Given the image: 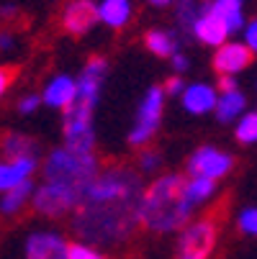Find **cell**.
<instances>
[{
  "label": "cell",
  "mask_w": 257,
  "mask_h": 259,
  "mask_svg": "<svg viewBox=\"0 0 257 259\" xmlns=\"http://www.w3.org/2000/svg\"><path fill=\"white\" fill-rule=\"evenodd\" d=\"M144 177L131 164H105L85 185L78 208L69 215V229L78 241L98 249H119L139 229V195Z\"/></svg>",
  "instance_id": "6da1fadb"
},
{
  "label": "cell",
  "mask_w": 257,
  "mask_h": 259,
  "mask_svg": "<svg viewBox=\"0 0 257 259\" xmlns=\"http://www.w3.org/2000/svg\"><path fill=\"white\" fill-rule=\"evenodd\" d=\"M182 180L186 177L180 172H162L141 188L136 218L144 231L160 236L177 234L191 218H196V210L182 195Z\"/></svg>",
  "instance_id": "7a4b0ae2"
},
{
  "label": "cell",
  "mask_w": 257,
  "mask_h": 259,
  "mask_svg": "<svg viewBox=\"0 0 257 259\" xmlns=\"http://www.w3.org/2000/svg\"><path fill=\"white\" fill-rule=\"evenodd\" d=\"M100 167L103 164L98 152H78L62 144L39 162V175L44 182H57V185H67V188L85 190V185L98 175Z\"/></svg>",
  "instance_id": "3957f363"
},
{
  "label": "cell",
  "mask_w": 257,
  "mask_h": 259,
  "mask_svg": "<svg viewBox=\"0 0 257 259\" xmlns=\"http://www.w3.org/2000/svg\"><path fill=\"white\" fill-rule=\"evenodd\" d=\"M165 103H167V95L162 93V85H152L146 90L136 105V116H134V123L129 128V146L134 149H144V146H152L160 126H162V118H165Z\"/></svg>",
  "instance_id": "277c9868"
},
{
  "label": "cell",
  "mask_w": 257,
  "mask_h": 259,
  "mask_svg": "<svg viewBox=\"0 0 257 259\" xmlns=\"http://www.w3.org/2000/svg\"><path fill=\"white\" fill-rule=\"evenodd\" d=\"M218 241V224L213 215L191 218L177 231L175 259H208Z\"/></svg>",
  "instance_id": "5b68a950"
},
{
  "label": "cell",
  "mask_w": 257,
  "mask_h": 259,
  "mask_svg": "<svg viewBox=\"0 0 257 259\" xmlns=\"http://www.w3.org/2000/svg\"><path fill=\"white\" fill-rule=\"evenodd\" d=\"M80 195H83V190H78V188H67V185L42 180L39 185H33L28 208H33L36 215H42L47 221H62V218H69L72 210L78 208Z\"/></svg>",
  "instance_id": "8992f818"
},
{
  "label": "cell",
  "mask_w": 257,
  "mask_h": 259,
  "mask_svg": "<svg viewBox=\"0 0 257 259\" xmlns=\"http://www.w3.org/2000/svg\"><path fill=\"white\" fill-rule=\"evenodd\" d=\"M62 144L78 152H95V110L72 103L62 110Z\"/></svg>",
  "instance_id": "52a82bcc"
},
{
  "label": "cell",
  "mask_w": 257,
  "mask_h": 259,
  "mask_svg": "<svg viewBox=\"0 0 257 259\" xmlns=\"http://www.w3.org/2000/svg\"><path fill=\"white\" fill-rule=\"evenodd\" d=\"M237 167V159L232 152L218 149V146L203 144L198 149L191 152L188 162H186V175L188 177H206L213 182H222L224 177H229Z\"/></svg>",
  "instance_id": "ba28073f"
},
{
  "label": "cell",
  "mask_w": 257,
  "mask_h": 259,
  "mask_svg": "<svg viewBox=\"0 0 257 259\" xmlns=\"http://www.w3.org/2000/svg\"><path fill=\"white\" fill-rule=\"evenodd\" d=\"M105 80H108V62L103 57H90L80 75L75 77V103L80 105H88L95 110L100 95H103V88H105Z\"/></svg>",
  "instance_id": "9c48e42d"
},
{
  "label": "cell",
  "mask_w": 257,
  "mask_h": 259,
  "mask_svg": "<svg viewBox=\"0 0 257 259\" xmlns=\"http://www.w3.org/2000/svg\"><path fill=\"white\" fill-rule=\"evenodd\" d=\"M69 241L57 229H36L26 236L23 256L26 259H69Z\"/></svg>",
  "instance_id": "30bf717a"
},
{
  "label": "cell",
  "mask_w": 257,
  "mask_h": 259,
  "mask_svg": "<svg viewBox=\"0 0 257 259\" xmlns=\"http://www.w3.org/2000/svg\"><path fill=\"white\" fill-rule=\"evenodd\" d=\"M59 26L69 36H88L98 26L95 0H64L59 11Z\"/></svg>",
  "instance_id": "8fae6325"
},
{
  "label": "cell",
  "mask_w": 257,
  "mask_h": 259,
  "mask_svg": "<svg viewBox=\"0 0 257 259\" xmlns=\"http://www.w3.org/2000/svg\"><path fill=\"white\" fill-rule=\"evenodd\" d=\"M252 52L234 39H227L222 47H216L213 52V69L218 77H239L242 72L252 64Z\"/></svg>",
  "instance_id": "7c38bea8"
},
{
  "label": "cell",
  "mask_w": 257,
  "mask_h": 259,
  "mask_svg": "<svg viewBox=\"0 0 257 259\" xmlns=\"http://www.w3.org/2000/svg\"><path fill=\"white\" fill-rule=\"evenodd\" d=\"M188 36H193L198 44L211 47V49L222 47L227 39H232V33H229V28L224 26V21L218 18L216 13H211V11L206 8V3H203V11L198 13V18L193 21Z\"/></svg>",
  "instance_id": "4fadbf2b"
},
{
  "label": "cell",
  "mask_w": 257,
  "mask_h": 259,
  "mask_svg": "<svg viewBox=\"0 0 257 259\" xmlns=\"http://www.w3.org/2000/svg\"><path fill=\"white\" fill-rule=\"evenodd\" d=\"M216 95H218V90L211 82H186V88H182V93L177 98H180V105L186 113L208 116V113H213Z\"/></svg>",
  "instance_id": "5bb4252c"
},
{
  "label": "cell",
  "mask_w": 257,
  "mask_h": 259,
  "mask_svg": "<svg viewBox=\"0 0 257 259\" xmlns=\"http://www.w3.org/2000/svg\"><path fill=\"white\" fill-rule=\"evenodd\" d=\"M42 157H23V159H0V193L13 190L23 182H31L39 175Z\"/></svg>",
  "instance_id": "9a60e30c"
},
{
  "label": "cell",
  "mask_w": 257,
  "mask_h": 259,
  "mask_svg": "<svg viewBox=\"0 0 257 259\" xmlns=\"http://www.w3.org/2000/svg\"><path fill=\"white\" fill-rule=\"evenodd\" d=\"M39 98H42V105L47 108H54V110L69 108L75 103V77L67 75V72H57L44 82Z\"/></svg>",
  "instance_id": "2e32d148"
},
{
  "label": "cell",
  "mask_w": 257,
  "mask_h": 259,
  "mask_svg": "<svg viewBox=\"0 0 257 259\" xmlns=\"http://www.w3.org/2000/svg\"><path fill=\"white\" fill-rule=\"evenodd\" d=\"M95 16L100 26L111 31H124L134 21V3L131 0H98Z\"/></svg>",
  "instance_id": "e0dca14e"
},
{
  "label": "cell",
  "mask_w": 257,
  "mask_h": 259,
  "mask_svg": "<svg viewBox=\"0 0 257 259\" xmlns=\"http://www.w3.org/2000/svg\"><path fill=\"white\" fill-rule=\"evenodd\" d=\"M244 110H247V95H244V90L239 85L218 90L216 105H213V116H216L218 123H234Z\"/></svg>",
  "instance_id": "ac0fdd59"
},
{
  "label": "cell",
  "mask_w": 257,
  "mask_h": 259,
  "mask_svg": "<svg viewBox=\"0 0 257 259\" xmlns=\"http://www.w3.org/2000/svg\"><path fill=\"white\" fill-rule=\"evenodd\" d=\"M23 157H42V146L33 136L21 131H8L0 136V159H23Z\"/></svg>",
  "instance_id": "d6986e66"
},
{
  "label": "cell",
  "mask_w": 257,
  "mask_h": 259,
  "mask_svg": "<svg viewBox=\"0 0 257 259\" xmlns=\"http://www.w3.org/2000/svg\"><path fill=\"white\" fill-rule=\"evenodd\" d=\"M216 193H218V182H213V180L188 177V175H186V180H182V195H186L188 205H191L196 213H201L208 203H213Z\"/></svg>",
  "instance_id": "ffe728a7"
},
{
  "label": "cell",
  "mask_w": 257,
  "mask_h": 259,
  "mask_svg": "<svg viewBox=\"0 0 257 259\" xmlns=\"http://www.w3.org/2000/svg\"><path fill=\"white\" fill-rule=\"evenodd\" d=\"M244 3H247V0H208L206 8L222 18L224 26L229 28V33L234 36V33H239V28H242L244 21H247Z\"/></svg>",
  "instance_id": "44dd1931"
},
{
  "label": "cell",
  "mask_w": 257,
  "mask_h": 259,
  "mask_svg": "<svg viewBox=\"0 0 257 259\" xmlns=\"http://www.w3.org/2000/svg\"><path fill=\"white\" fill-rule=\"evenodd\" d=\"M144 47L150 54L160 59H170L175 52H180V39L170 28H150L144 33Z\"/></svg>",
  "instance_id": "7402d4cb"
},
{
  "label": "cell",
  "mask_w": 257,
  "mask_h": 259,
  "mask_svg": "<svg viewBox=\"0 0 257 259\" xmlns=\"http://www.w3.org/2000/svg\"><path fill=\"white\" fill-rule=\"evenodd\" d=\"M33 185L36 182L31 180V182H23V185H18V188H13V190L0 193V215L3 218H18L31 203Z\"/></svg>",
  "instance_id": "603a6c76"
},
{
  "label": "cell",
  "mask_w": 257,
  "mask_h": 259,
  "mask_svg": "<svg viewBox=\"0 0 257 259\" xmlns=\"http://www.w3.org/2000/svg\"><path fill=\"white\" fill-rule=\"evenodd\" d=\"M165 157L162 152H157L155 146H144V149H136V159H134V169L141 177H155L162 172Z\"/></svg>",
  "instance_id": "cb8c5ba5"
},
{
  "label": "cell",
  "mask_w": 257,
  "mask_h": 259,
  "mask_svg": "<svg viewBox=\"0 0 257 259\" xmlns=\"http://www.w3.org/2000/svg\"><path fill=\"white\" fill-rule=\"evenodd\" d=\"M234 139L244 146L257 141V113L254 110H244V113L234 121Z\"/></svg>",
  "instance_id": "d4e9b609"
},
{
  "label": "cell",
  "mask_w": 257,
  "mask_h": 259,
  "mask_svg": "<svg viewBox=\"0 0 257 259\" xmlns=\"http://www.w3.org/2000/svg\"><path fill=\"white\" fill-rule=\"evenodd\" d=\"M203 11V3L201 0H177L175 3V18H177V26L182 33H188L193 21L198 18V13Z\"/></svg>",
  "instance_id": "484cf974"
},
{
  "label": "cell",
  "mask_w": 257,
  "mask_h": 259,
  "mask_svg": "<svg viewBox=\"0 0 257 259\" xmlns=\"http://www.w3.org/2000/svg\"><path fill=\"white\" fill-rule=\"evenodd\" d=\"M18 52H21V33L16 31V26H3L0 28V54L13 57Z\"/></svg>",
  "instance_id": "4316f807"
},
{
  "label": "cell",
  "mask_w": 257,
  "mask_h": 259,
  "mask_svg": "<svg viewBox=\"0 0 257 259\" xmlns=\"http://www.w3.org/2000/svg\"><path fill=\"white\" fill-rule=\"evenodd\" d=\"M69 259H111L103 249L93 246V244H85V241H69V251H67Z\"/></svg>",
  "instance_id": "83f0119b"
},
{
  "label": "cell",
  "mask_w": 257,
  "mask_h": 259,
  "mask_svg": "<svg viewBox=\"0 0 257 259\" xmlns=\"http://www.w3.org/2000/svg\"><path fill=\"white\" fill-rule=\"evenodd\" d=\"M237 231L244 236H254L257 234V210L254 205H244L237 213Z\"/></svg>",
  "instance_id": "f1b7e54d"
},
{
  "label": "cell",
  "mask_w": 257,
  "mask_h": 259,
  "mask_svg": "<svg viewBox=\"0 0 257 259\" xmlns=\"http://www.w3.org/2000/svg\"><path fill=\"white\" fill-rule=\"evenodd\" d=\"M39 108H42L39 93H26V95H21L18 103H16V110H18L21 116H31V113H36Z\"/></svg>",
  "instance_id": "f546056e"
},
{
  "label": "cell",
  "mask_w": 257,
  "mask_h": 259,
  "mask_svg": "<svg viewBox=\"0 0 257 259\" xmlns=\"http://www.w3.org/2000/svg\"><path fill=\"white\" fill-rule=\"evenodd\" d=\"M239 33H242V44L254 54V49H257V23H254V18H247L244 26L239 28Z\"/></svg>",
  "instance_id": "4dcf8cb0"
},
{
  "label": "cell",
  "mask_w": 257,
  "mask_h": 259,
  "mask_svg": "<svg viewBox=\"0 0 257 259\" xmlns=\"http://www.w3.org/2000/svg\"><path fill=\"white\" fill-rule=\"evenodd\" d=\"M182 88H186V80H182L180 75H170V77L162 82V93H165L167 98H177V95L182 93Z\"/></svg>",
  "instance_id": "1f68e13d"
},
{
  "label": "cell",
  "mask_w": 257,
  "mask_h": 259,
  "mask_svg": "<svg viewBox=\"0 0 257 259\" xmlns=\"http://www.w3.org/2000/svg\"><path fill=\"white\" fill-rule=\"evenodd\" d=\"M170 67H172V75H186V72L191 69V59H188V54H182V52H175L172 57H170Z\"/></svg>",
  "instance_id": "d6a6232c"
},
{
  "label": "cell",
  "mask_w": 257,
  "mask_h": 259,
  "mask_svg": "<svg viewBox=\"0 0 257 259\" xmlns=\"http://www.w3.org/2000/svg\"><path fill=\"white\" fill-rule=\"evenodd\" d=\"M11 82H13V69H11V67H6V64H0V100L6 98V93H8Z\"/></svg>",
  "instance_id": "836d02e7"
},
{
  "label": "cell",
  "mask_w": 257,
  "mask_h": 259,
  "mask_svg": "<svg viewBox=\"0 0 257 259\" xmlns=\"http://www.w3.org/2000/svg\"><path fill=\"white\" fill-rule=\"evenodd\" d=\"M0 18H3L6 23L16 21L18 18V6L16 3H0Z\"/></svg>",
  "instance_id": "e575fe53"
},
{
  "label": "cell",
  "mask_w": 257,
  "mask_h": 259,
  "mask_svg": "<svg viewBox=\"0 0 257 259\" xmlns=\"http://www.w3.org/2000/svg\"><path fill=\"white\" fill-rule=\"evenodd\" d=\"M175 3H177V0H150V6H155V8H170Z\"/></svg>",
  "instance_id": "d590c367"
},
{
  "label": "cell",
  "mask_w": 257,
  "mask_h": 259,
  "mask_svg": "<svg viewBox=\"0 0 257 259\" xmlns=\"http://www.w3.org/2000/svg\"><path fill=\"white\" fill-rule=\"evenodd\" d=\"M201 3H208V0H201Z\"/></svg>",
  "instance_id": "8d00e7d4"
}]
</instances>
